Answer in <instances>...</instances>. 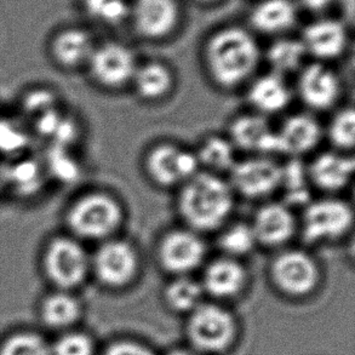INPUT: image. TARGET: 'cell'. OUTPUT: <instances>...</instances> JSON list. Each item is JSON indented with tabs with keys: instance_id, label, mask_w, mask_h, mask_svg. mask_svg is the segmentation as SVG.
<instances>
[{
	"instance_id": "1",
	"label": "cell",
	"mask_w": 355,
	"mask_h": 355,
	"mask_svg": "<svg viewBox=\"0 0 355 355\" xmlns=\"http://www.w3.org/2000/svg\"><path fill=\"white\" fill-rule=\"evenodd\" d=\"M234 192L216 173L199 171L181 184L178 199L180 216L189 230L202 233L218 230L231 215Z\"/></svg>"
},
{
	"instance_id": "2",
	"label": "cell",
	"mask_w": 355,
	"mask_h": 355,
	"mask_svg": "<svg viewBox=\"0 0 355 355\" xmlns=\"http://www.w3.org/2000/svg\"><path fill=\"white\" fill-rule=\"evenodd\" d=\"M259 62V45L241 27L220 29L207 40L205 63L210 77L218 87L233 89L246 82Z\"/></svg>"
},
{
	"instance_id": "3",
	"label": "cell",
	"mask_w": 355,
	"mask_h": 355,
	"mask_svg": "<svg viewBox=\"0 0 355 355\" xmlns=\"http://www.w3.org/2000/svg\"><path fill=\"white\" fill-rule=\"evenodd\" d=\"M67 226L83 240H108L124 220V210L116 198L105 192L83 194L67 212Z\"/></svg>"
},
{
	"instance_id": "4",
	"label": "cell",
	"mask_w": 355,
	"mask_h": 355,
	"mask_svg": "<svg viewBox=\"0 0 355 355\" xmlns=\"http://www.w3.org/2000/svg\"><path fill=\"white\" fill-rule=\"evenodd\" d=\"M186 334L191 348L202 354H217L233 345L238 334L234 315L216 303L202 302L188 313Z\"/></svg>"
},
{
	"instance_id": "5",
	"label": "cell",
	"mask_w": 355,
	"mask_h": 355,
	"mask_svg": "<svg viewBox=\"0 0 355 355\" xmlns=\"http://www.w3.org/2000/svg\"><path fill=\"white\" fill-rule=\"evenodd\" d=\"M43 269L58 290L71 291L79 286L92 270L90 256L76 238L58 236L45 248Z\"/></svg>"
},
{
	"instance_id": "6",
	"label": "cell",
	"mask_w": 355,
	"mask_h": 355,
	"mask_svg": "<svg viewBox=\"0 0 355 355\" xmlns=\"http://www.w3.org/2000/svg\"><path fill=\"white\" fill-rule=\"evenodd\" d=\"M354 223V212L348 202L325 198L308 202L303 212V239L308 244H320L346 236Z\"/></svg>"
},
{
	"instance_id": "7",
	"label": "cell",
	"mask_w": 355,
	"mask_h": 355,
	"mask_svg": "<svg viewBox=\"0 0 355 355\" xmlns=\"http://www.w3.org/2000/svg\"><path fill=\"white\" fill-rule=\"evenodd\" d=\"M270 278L280 293L304 297L318 288L320 269L317 261L303 250H285L270 264Z\"/></svg>"
},
{
	"instance_id": "8",
	"label": "cell",
	"mask_w": 355,
	"mask_h": 355,
	"mask_svg": "<svg viewBox=\"0 0 355 355\" xmlns=\"http://www.w3.org/2000/svg\"><path fill=\"white\" fill-rule=\"evenodd\" d=\"M90 267L102 285L111 288H125L137 275L139 254L125 240H105L90 257Z\"/></svg>"
},
{
	"instance_id": "9",
	"label": "cell",
	"mask_w": 355,
	"mask_h": 355,
	"mask_svg": "<svg viewBox=\"0 0 355 355\" xmlns=\"http://www.w3.org/2000/svg\"><path fill=\"white\" fill-rule=\"evenodd\" d=\"M144 165L150 180L160 187L181 186L200 171L196 152L173 144H159L149 149Z\"/></svg>"
},
{
	"instance_id": "10",
	"label": "cell",
	"mask_w": 355,
	"mask_h": 355,
	"mask_svg": "<svg viewBox=\"0 0 355 355\" xmlns=\"http://www.w3.org/2000/svg\"><path fill=\"white\" fill-rule=\"evenodd\" d=\"M280 171L282 165L269 155L254 154L239 162L236 160L230 170V184L233 192L236 191L245 198L269 197L279 189Z\"/></svg>"
},
{
	"instance_id": "11",
	"label": "cell",
	"mask_w": 355,
	"mask_h": 355,
	"mask_svg": "<svg viewBox=\"0 0 355 355\" xmlns=\"http://www.w3.org/2000/svg\"><path fill=\"white\" fill-rule=\"evenodd\" d=\"M205 254L207 246L202 236L189 228L168 232L158 245L159 263L175 277L188 275L199 268Z\"/></svg>"
},
{
	"instance_id": "12",
	"label": "cell",
	"mask_w": 355,
	"mask_h": 355,
	"mask_svg": "<svg viewBox=\"0 0 355 355\" xmlns=\"http://www.w3.org/2000/svg\"><path fill=\"white\" fill-rule=\"evenodd\" d=\"M87 66L94 80L101 87L119 89L131 83L137 63L131 49L111 42L95 48Z\"/></svg>"
},
{
	"instance_id": "13",
	"label": "cell",
	"mask_w": 355,
	"mask_h": 355,
	"mask_svg": "<svg viewBox=\"0 0 355 355\" xmlns=\"http://www.w3.org/2000/svg\"><path fill=\"white\" fill-rule=\"evenodd\" d=\"M130 12L136 32L150 40L168 37L180 21L176 0H135Z\"/></svg>"
},
{
	"instance_id": "14",
	"label": "cell",
	"mask_w": 355,
	"mask_h": 355,
	"mask_svg": "<svg viewBox=\"0 0 355 355\" xmlns=\"http://www.w3.org/2000/svg\"><path fill=\"white\" fill-rule=\"evenodd\" d=\"M297 92L303 103L317 111H325L336 103L341 82L336 73L322 63H311L301 69Z\"/></svg>"
},
{
	"instance_id": "15",
	"label": "cell",
	"mask_w": 355,
	"mask_h": 355,
	"mask_svg": "<svg viewBox=\"0 0 355 355\" xmlns=\"http://www.w3.org/2000/svg\"><path fill=\"white\" fill-rule=\"evenodd\" d=\"M257 244L278 248L291 240L297 222L291 207L284 202H268L259 207L251 223Z\"/></svg>"
},
{
	"instance_id": "16",
	"label": "cell",
	"mask_w": 355,
	"mask_h": 355,
	"mask_svg": "<svg viewBox=\"0 0 355 355\" xmlns=\"http://www.w3.org/2000/svg\"><path fill=\"white\" fill-rule=\"evenodd\" d=\"M322 126L314 116L300 113L284 120L277 131V150L298 158L317 147L322 139Z\"/></svg>"
},
{
	"instance_id": "17",
	"label": "cell",
	"mask_w": 355,
	"mask_h": 355,
	"mask_svg": "<svg viewBox=\"0 0 355 355\" xmlns=\"http://www.w3.org/2000/svg\"><path fill=\"white\" fill-rule=\"evenodd\" d=\"M248 283V272L239 259L222 256L212 259L202 273L204 293L217 300L236 297Z\"/></svg>"
},
{
	"instance_id": "18",
	"label": "cell",
	"mask_w": 355,
	"mask_h": 355,
	"mask_svg": "<svg viewBox=\"0 0 355 355\" xmlns=\"http://www.w3.org/2000/svg\"><path fill=\"white\" fill-rule=\"evenodd\" d=\"M236 148L254 154L278 153L277 136L268 120L259 113L236 116L230 128V137Z\"/></svg>"
},
{
	"instance_id": "19",
	"label": "cell",
	"mask_w": 355,
	"mask_h": 355,
	"mask_svg": "<svg viewBox=\"0 0 355 355\" xmlns=\"http://www.w3.org/2000/svg\"><path fill=\"white\" fill-rule=\"evenodd\" d=\"M301 42L307 53L318 60H334L346 51L348 34L337 19H318L303 29Z\"/></svg>"
},
{
	"instance_id": "20",
	"label": "cell",
	"mask_w": 355,
	"mask_h": 355,
	"mask_svg": "<svg viewBox=\"0 0 355 355\" xmlns=\"http://www.w3.org/2000/svg\"><path fill=\"white\" fill-rule=\"evenodd\" d=\"M311 183L324 192L336 193L351 182L354 159L343 152H325L313 159L307 166Z\"/></svg>"
},
{
	"instance_id": "21",
	"label": "cell",
	"mask_w": 355,
	"mask_h": 355,
	"mask_svg": "<svg viewBox=\"0 0 355 355\" xmlns=\"http://www.w3.org/2000/svg\"><path fill=\"white\" fill-rule=\"evenodd\" d=\"M95 48L92 34L80 27L61 29L50 40V53L53 61L66 69L87 64Z\"/></svg>"
},
{
	"instance_id": "22",
	"label": "cell",
	"mask_w": 355,
	"mask_h": 355,
	"mask_svg": "<svg viewBox=\"0 0 355 355\" xmlns=\"http://www.w3.org/2000/svg\"><path fill=\"white\" fill-rule=\"evenodd\" d=\"M248 100L261 116L284 111L291 101V90L285 77L269 72L251 83Z\"/></svg>"
},
{
	"instance_id": "23",
	"label": "cell",
	"mask_w": 355,
	"mask_h": 355,
	"mask_svg": "<svg viewBox=\"0 0 355 355\" xmlns=\"http://www.w3.org/2000/svg\"><path fill=\"white\" fill-rule=\"evenodd\" d=\"M297 9L293 0H263L250 14V24L264 34L283 33L293 27Z\"/></svg>"
},
{
	"instance_id": "24",
	"label": "cell",
	"mask_w": 355,
	"mask_h": 355,
	"mask_svg": "<svg viewBox=\"0 0 355 355\" xmlns=\"http://www.w3.org/2000/svg\"><path fill=\"white\" fill-rule=\"evenodd\" d=\"M131 83L134 84L135 92L141 98L147 101H157L171 92L173 73L164 63H144V66H137Z\"/></svg>"
},
{
	"instance_id": "25",
	"label": "cell",
	"mask_w": 355,
	"mask_h": 355,
	"mask_svg": "<svg viewBox=\"0 0 355 355\" xmlns=\"http://www.w3.org/2000/svg\"><path fill=\"white\" fill-rule=\"evenodd\" d=\"M311 180L308 168L298 158H291L282 165L279 189L284 196V204L288 207L307 205L311 202Z\"/></svg>"
},
{
	"instance_id": "26",
	"label": "cell",
	"mask_w": 355,
	"mask_h": 355,
	"mask_svg": "<svg viewBox=\"0 0 355 355\" xmlns=\"http://www.w3.org/2000/svg\"><path fill=\"white\" fill-rule=\"evenodd\" d=\"M40 313L45 325L61 330L72 327L77 322L82 307L71 291L58 290L44 300Z\"/></svg>"
},
{
	"instance_id": "27",
	"label": "cell",
	"mask_w": 355,
	"mask_h": 355,
	"mask_svg": "<svg viewBox=\"0 0 355 355\" xmlns=\"http://www.w3.org/2000/svg\"><path fill=\"white\" fill-rule=\"evenodd\" d=\"M200 168H207V173H226L236 164V147L231 139L225 136L212 135L202 141L197 152Z\"/></svg>"
},
{
	"instance_id": "28",
	"label": "cell",
	"mask_w": 355,
	"mask_h": 355,
	"mask_svg": "<svg viewBox=\"0 0 355 355\" xmlns=\"http://www.w3.org/2000/svg\"><path fill=\"white\" fill-rule=\"evenodd\" d=\"M204 290L200 282L188 275H178L166 285L164 300L168 307L178 313H191L202 302Z\"/></svg>"
},
{
	"instance_id": "29",
	"label": "cell",
	"mask_w": 355,
	"mask_h": 355,
	"mask_svg": "<svg viewBox=\"0 0 355 355\" xmlns=\"http://www.w3.org/2000/svg\"><path fill=\"white\" fill-rule=\"evenodd\" d=\"M306 55L307 51L301 39H278L267 51V61L272 69L270 72L285 77V74L300 71Z\"/></svg>"
},
{
	"instance_id": "30",
	"label": "cell",
	"mask_w": 355,
	"mask_h": 355,
	"mask_svg": "<svg viewBox=\"0 0 355 355\" xmlns=\"http://www.w3.org/2000/svg\"><path fill=\"white\" fill-rule=\"evenodd\" d=\"M45 173L46 170L42 164L22 159L4 170V182L11 184L22 196H28L42 188Z\"/></svg>"
},
{
	"instance_id": "31",
	"label": "cell",
	"mask_w": 355,
	"mask_h": 355,
	"mask_svg": "<svg viewBox=\"0 0 355 355\" xmlns=\"http://www.w3.org/2000/svg\"><path fill=\"white\" fill-rule=\"evenodd\" d=\"M217 244L223 256L236 259L249 254L259 245L252 227L244 222L227 226L218 236Z\"/></svg>"
},
{
	"instance_id": "32",
	"label": "cell",
	"mask_w": 355,
	"mask_h": 355,
	"mask_svg": "<svg viewBox=\"0 0 355 355\" xmlns=\"http://www.w3.org/2000/svg\"><path fill=\"white\" fill-rule=\"evenodd\" d=\"M0 355H51V347L38 334L21 331L3 342Z\"/></svg>"
},
{
	"instance_id": "33",
	"label": "cell",
	"mask_w": 355,
	"mask_h": 355,
	"mask_svg": "<svg viewBox=\"0 0 355 355\" xmlns=\"http://www.w3.org/2000/svg\"><path fill=\"white\" fill-rule=\"evenodd\" d=\"M327 136L340 152L353 148L355 141V113L353 108L348 107L337 112L329 124Z\"/></svg>"
},
{
	"instance_id": "34",
	"label": "cell",
	"mask_w": 355,
	"mask_h": 355,
	"mask_svg": "<svg viewBox=\"0 0 355 355\" xmlns=\"http://www.w3.org/2000/svg\"><path fill=\"white\" fill-rule=\"evenodd\" d=\"M84 4L92 17L105 24H118L130 14L128 0H84Z\"/></svg>"
},
{
	"instance_id": "35",
	"label": "cell",
	"mask_w": 355,
	"mask_h": 355,
	"mask_svg": "<svg viewBox=\"0 0 355 355\" xmlns=\"http://www.w3.org/2000/svg\"><path fill=\"white\" fill-rule=\"evenodd\" d=\"M51 355H95V345L87 334L69 331L53 345Z\"/></svg>"
},
{
	"instance_id": "36",
	"label": "cell",
	"mask_w": 355,
	"mask_h": 355,
	"mask_svg": "<svg viewBox=\"0 0 355 355\" xmlns=\"http://www.w3.org/2000/svg\"><path fill=\"white\" fill-rule=\"evenodd\" d=\"M61 181H74L79 176V165L67 153V147H58L51 150L49 155L48 166L45 168Z\"/></svg>"
},
{
	"instance_id": "37",
	"label": "cell",
	"mask_w": 355,
	"mask_h": 355,
	"mask_svg": "<svg viewBox=\"0 0 355 355\" xmlns=\"http://www.w3.org/2000/svg\"><path fill=\"white\" fill-rule=\"evenodd\" d=\"M27 144V136L19 125L12 121H0V152L8 154L19 153Z\"/></svg>"
},
{
	"instance_id": "38",
	"label": "cell",
	"mask_w": 355,
	"mask_h": 355,
	"mask_svg": "<svg viewBox=\"0 0 355 355\" xmlns=\"http://www.w3.org/2000/svg\"><path fill=\"white\" fill-rule=\"evenodd\" d=\"M24 102L27 112L35 114L37 119L56 110L53 106V97L46 92H32Z\"/></svg>"
},
{
	"instance_id": "39",
	"label": "cell",
	"mask_w": 355,
	"mask_h": 355,
	"mask_svg": "<svg viewBox=\"0 0 355 355\" xmlns=\"http://www.w3.org/2000/svg\"><path fill=\"white\" fill-rule=\"evenodd\" d=\"M102 355H155L154 352L144 343L132 340H120L107 347Z\"/></svg>"
},
{
	"instance_id": "40",
	"label": "cell",
	"mask_w": 355,
	"mask_h": 355,
	"mask_svg": "<svg viewBox=\"0 0 355 355\" xmlns=\"http://www.w3.org/2000/svg\"><path fill=\"white\" fill-rule=\"evenodd\" d=\"M306 9L311 11H322L327 9L334 0H298Z\"/></svg>"
},
{
	"instance_id": "41",
	"label": "cell",
	"mask_w": 355,
	"mask_h": 355,
	"mask_svg": "<svg viewBox=\"0 0 355 355\" xmlns=\"http://www.w3.org/2000/svg\"><path fill=\"white\" fill-rule=\"evenodd\" d=\"M166 355H204L199 352L194 351L192 348H188V349H173Z\"/></svg>"
},
{
	"instance_id": "42",
	"label": "cell",
	"mask_w": 355,
	"mask_h": 355,
	"mask_svg": "<svg viewBox=\"0 0 355 355\" xmlns=\"http://www.w3.org/2000/svg\"><path fill=\"white\" fill-rule=\"evenodd\" d=\"M342 3H343V10L351 17H353V15H354V0H342Z\"/></svg>"
},
{
	"instance_id": "43",
	"label": "cell",
	"mask_w": 355,
	"mask_h": 355,
	"mask_svg": "<svg viewBox=\"0 0 355 355\" xmlns=\"http://www.w3.org/2000/svg\"><path fill=\"white\" fill-rule=\"evenodd\" d=\"M4 182V170H0V186Z\"/></svg>"
},
{
	"instance_id": "44",
	"label": "cell",
	"mask_w": 355,
	"mask_h": 355,
	"mask_svg": "<svg viewBox=\"0 0 355 355\" xmlns=\"http://www.w3.org/2000/svg\"><path fill=\"white\" fill-rule=\"evenodd\" d=\"M196 1H199V3H212V1H216V0H196Z\"/></svg>"
}]
</instances>
